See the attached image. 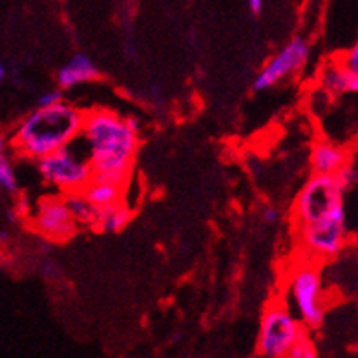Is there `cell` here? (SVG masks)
Returning a JSON list of instances; mask_svg holds the SVG:
<instances>
[{
	"mask_svg": "<svg viewBox=\"0 0 358 358\" xmlns=\"http://www.w3.org/2000/svg\"><path fill=\"white\" fill-rule=\"evenodd\" d=\"M289 298L303 327H320L325 318V300L320 273L315 265L307 262L294 267L289 278Z\"/></svg>",
	"mask_w": 358,
	"mask_h": 358,
	"instance_id": "cell-6",
	"label": "cell"
},
{
	"mask_svg": "<svg viewBox=\"0 0 358 358\" xmlns=\"http://www.w3.org/2000/svg\"><path fill=\"white\" fill-rule=\"evenodd\" d=\"M85 124V112L71 104L37 106L24 119L13 137L15 148L28 159L38 161L52 152L77 141Z\"/></svg>",
	"mask_w": 358,
	"mask_h": 358,
	"instance_id": "cell-2",
	"label": "cell"
},
{
	"mask_svg": "<svg viewBox=\"0 0 358 358\" xmlns=\"http://www.w3.org/2000/svg\"><path fill=\"white\" fill-rule=\"evenodd\" d=\"M6 143L0 137V189L8 190V192H17L19 185H17V176L11 166L10 159L6 156Z\"/></svg>",
	"mask_w": 358,
	"mask_h": 358,
	"instance_id": "cell-15",
	"label": "cell"
},
{
	"mask_svg": "<svg viewBox=\"0 0 358 358\" xmlns=\"http://www.w3.org/2000/svg\"><path fill=\"white\" fill-rule=\"evenodd\" d=\"M309 52H311V48H309V43H307L303 37H294L292 41H289V43L285 44V46H283L264 68H262V71H259L258 77L255 79V85H252L256 92L271 88V86H274L276 83L285 79V77L296 73V71L306 64L307 59H309Z\"/></svg>",
	"mask_w": 358,
	"mask_h": 358,
	"instance_id": "cell-7",
	"label": "cell"
},
{
	"mask_svg": "<svg viewBox=\"0 0 358 358\" xmlns=\"http://www.w3.org/2000/svg\"><path fill=\"white\" fill-rule=\"evenodd\" d=\"M247 4H249V10L255 15L262 13V10H264V0H247Z\"/></svg>",
	"mask_w": 358,
	"mask_h": 358,
	"instance_id": "cell-21",
	"label": "cell"
},
{
	"mask_svg": "<svg viewBox=\"0 0 358 358\" xmlns=\"http://www.w3.org/2000/svg\"><path fill=\"white\" fill-rule=\"evenodd\" d=\"M34 227L44 238L52 241H68L79 229L64 198L59 196H50L38 203Z\"/></svg>",
	"mask_w": 358,
	"mask_h": 358,
	"instance_id": "cell-8",
	"label": "cell"
},
{
	"mask_svg": "<svg viewBox=\"0 0 358 358\" xmlns=\"http://www.w3.org/2000/svg\"><path fill=\"white\" fill-rule=\"evenodd\" d=\"M83 194L94 203L95 207L103 208L113 205V203L123 201V185H115L110 183V181H103V179L92 178V181L83 189Z\"/></svg>",
	"mask_w": 358,
	"mask_h": 358,
	"instance_id": "cell-13",
	"label": "cell"
},
{
	"mask_svg": "<svg viewBox=\"0 0 358 358\" xmlns=\"http://www.w3.org/2000/svg\"><path fill=\"white\" fill-rule=\"evenodd\" d=\"M70 208L71 216L76 220L77 227H85V229H97L99 222V208L95 207L94 203L86 198L83 190L77 192H68L62 196Z\"/></svg>",
	"mask_w": 358,
	"mask_h": 358,
	"instance_id": "cell-12",
	"label": "cell"
},
{
	"mask_svg": "<svg viewBox=\"0 0 358 358\" xmlns=\"http://www.w3.org/2000/svg\"><path fill=\"white\" fill-rule=\"evenodd\" d=\"M287 357L291 358H316L318 353H316V348L313 344V340L306 335H302L296 340V344L292 345L291 351L287 353Z\"/></svg>",
	"mask_w": 358,
	"mask_h": 358,
	"instance_id": "cell-17",
	"label": "cell"
},
{
	"mask_svg": "<svg viewBox=\"0 0 358 358\" xmlns=\"http://www.w3.org/2000/svg\"><path fill=\"white\" fill-rule=\"evenodd\" d=\"M4 77H6V68L4 64H0V83L4 80Z\"/></svg>",
	"mask_w": 358,
	"mask_h": 358,
	"instance_id": "cell-22",
	"label": "cell"
},
{
	"mask_svg": "<svg viewBox=\"0 0 358 358\" xmlns=\"http://www.w3.org/2000/svg\"><path fill=\"white\" fill-rule=\"evenodd\" d=\"M132 220V210L123 201L113 203L108 207L99 208L97 229L103 232H121Z\"/></svg>",
	"mask_w": 358,
	"mask_h": 358,
	"instance_id": "cell-14",
	"label": "cell"
},
{
	"mask_svg": "<svg viewBox=\"0 0 358 358\" xmlns=\"http://www.w3.org/2000/svg\"><path fill=\"white\" fill-rule=\"evenodd\" d=\"M333 178L336 179V183H338L340 189H342L345 194H348L349 190L353 189L355 185H357V178H358L357 166L353 165V161H348L345 165L340 166V169L336 170L335 174H333Z\"/></svg>",
	"mask_w": 358,
	"mask_h": 358,
	"instance_id": "cell-16",
	"label": "cell"
},
{
	"mask_svg": "<svg viewBox=\"0 0 358 358\" xmlns=\"http://www.w3.org/2000/svg\"><path fill=\"white\" fill-rule=\"evenodd\" d=\"M99 77V70L95 62L85 53H76L70 61L59 70L57 73V83L61 90H70L83 83H90Z\"/></svg>",
	"mask_w": 358,
	"mask_h": 358,
	"instance_id": "cell-9",
	"label": "cell"
},
{
	"mask_svg": "<svg viewBox=\"0 0 358 358\" xmlns=\"http://www.w3.org/2000/svg\"><path fill=\"white\" fill-rule=\"evenodd\" d=\"M71 145L59 148L38 159V172L44 181L55 187L57 190H61L62 194L83 190L94 178L88 154L73 150Z\"/></svg>",
	"mask_w": 358,
	"mask_h": 358,
	"instance_id": "cell-5",
	"label": "cell"
},
{
	"mask_svg": "<svg viewBox=\"0 0 358 358\" xmlns=\"http://www.w3.org/2000/svg\"><path fill=\"white\" fill-rule=\"evenodd\" d=\"M345 68L349 71H353V73H358V46L351 48L348 53H345L344 61H342Z\"/></svg>",
	"mask_w": 358,
	"mask_h": 358,
	"instance_id": "cell-19",
	"label": "cell"
},
{
	"mask_svg": "<svg viewBox=\"0 0 358 358\" xmlns=\"http://www.w3.org/2000/svg\"><path fill=\"white\" fill-rule=\"evenodd\" d=\"M64 101V95H62V90H52V92H44L37 101V106H52V104L61 103Z\"/></svg>",
	"mask_w": 358,
	"mask_h": 358,
	"instance_id": "cell-18",
	"label": "cell"
},
{
	"mask_svg": "<svg viewBox=\"0 0 358 358\" xmlns=\"http://www.w3.org/2000/svg\"><path fill=\"white\" fill-rule=\"evenodd\" d=\"M80 141L86 145L95 179L127 183L139 146V132L128 127L127 119L103 108L85 113Z\"/></svg>",
	"mask_w": 358,
	"mask_h": 358,
	"instance_id": "cell-1",
	"label": "cell"
},
{
	"mask_svg": "<svg viewBox=\"0 0 358 358\" xmlns=\"http://www.w3.org/2000/svg\"><path fill=\"white\" fill-rule=\"evenodd\" d=\"M264 222L267 225H276L280 222V213L274 207H267L264 210Z\"/></svg>",
	"mask_w": 358,
	"mask_h": 358,
	"instance_id": "cell-20",
	"label": "cell"
},
{
	"mask_svg": "<svg viewBox=\"0 0 358 358\" xmlns=\"http://www.w3.org/2000/svg\"><path fill=\"white\" fill-rule=\"evenodd\" d=\"M351 161L344 146L329 141H318L311 150V165L315 174L333 176L342 165Z\"/></svg>",
	"mask_w": 358,
	"mask_h": 358,
	"instance_id": "cell-10",
	"label": "cell"
},
{
	"mask_svg": "<svg viewBox=\"0 0 358 358\" xmlns=\"http://www.w3.org/2000/svg\"><path fill=\"white\" fill-rule=\"evenodd\" d=\"M322 88L331 95L357 94L358 73L349 71L342 62H329L325 64L320 73Z\"/></svg>",
	"mask_w": 358,
	"mask_h": 358,
	"instance_id": "cell-11",
	"label": "cell"
},
{
	"mask_svg": "<svg viewBox=\"0 0 358 358\" xmlns=\"http://www.w3.org/2000/svg\"><path fill=\"white\" fill-rule=\"evenodd\" d=\"M344 190L336 179L327 174H315L300 190L294 201L296 227L324 225L348 222L344 205Z\"/></svg>",
	"mask_w": 358,
	"mask_h": 358,
	"instance_id": "cell-3",
	"label": "cell"
},
{
	"mask_svg": "<svg viewBox=\"0 0 358 358\" xmlns=\"http://www.w3.org/2000/svg\"><path fill=\"white\" fill-rule=\"evenodd\" d=\"M307 333V327L283 303H273L265 309L258 333V353L267 358L287 357L296 340Z\"/></svg>",
	"mask_w": 358,
	"mask_h": 358,
	"instance_id": "cell-4",
	"label": "cell"
}]
</instances>
